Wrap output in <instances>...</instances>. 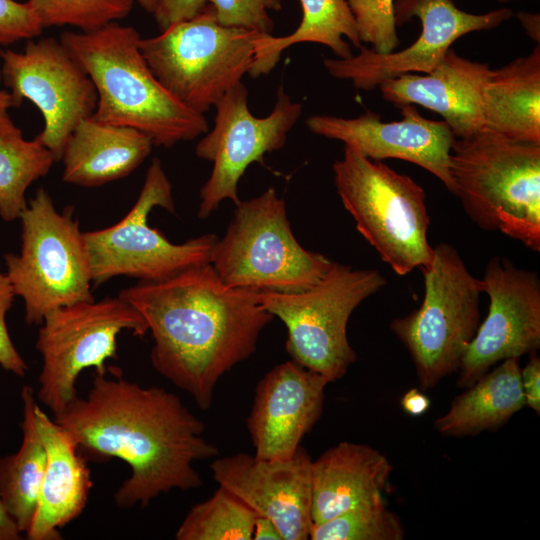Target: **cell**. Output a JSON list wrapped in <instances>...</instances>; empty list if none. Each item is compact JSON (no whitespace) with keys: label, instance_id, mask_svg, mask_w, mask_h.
<instances>
[{"label":"cell","instance_id":"6da1fadb","mask_svg":"<svg viewBox=\"0 0 540 540\" xmlns=\"http://www.w3.org/2000/svg\"><path fill=\"white\" fill-rule=\"evenodd\" d=\"M54 420L74 438L86 460L119 458L130 467L113 495L116 506L145 507L173 489L202 485L194 463L217 457L204 423L174 393L97 373Z\"/></svg>","mask_w":540,"mask_h":540},{"label":"cell","instance_id":"7a4b0ae2","mask_svg":"<svg viewBox=\"0 0 540 540\" xmlns=\"http://www.w3.org/2000/svg\"><path fill=\"white\" fill-rule=\"evenodd\" d=\"M257 293L227 285L208 263L118 296L147 324L153 368L207 410L219 379L256 351L274 318Z\"/></svg>","mask_w":540,"mask_h":540},{"label":"cell","instance_id":"3957f363","mask_svg":"<svg viewBox=\"0 0 540 540\" xmlns=\"http://www.w3.org/2000/svg\"><path fill=\"white\" fill-rule=\"evenodd\" d=\"M132 26L108 23L93 31H65L61 43L91 78L94 120L137 129L155 146L171 148L208 131L204 114L173 96L154 76Z\"/></svg>","mask_w":540,"mask_h":540},{"label":"cell","instance_id":"277c9868","mask_svg":"<svg viewBox=\"0 0 540 540\" xmlns=\"http://www.w3.org/2000/svg\"><path fill=\"white\" fill-rule=\"evenodd\" d=\"M449 171L453 194L477 226L540 251V144L484 128L453 140Z\"/></svg>","mask_w":540,"mask_h":540},{"label":"cell","instance_id":"5b68a950","mask_svg":"<svg viewBox=\"0 0 540 540\" xmlns=\"http://www.w3.org/2000/svg\"><path fill=\"white\" fill-rule=\"evenodd\" d=\"M334 184L356 229L398 275L429 264L430 218L425 190L411 177L344 146Z\"/></svg>","mask_w":540,"mask_h":540},{"label":"cell","instance_id":"8992f818","mask_svg":"<svg viewBox=\"0 0 540 540\" xmlns=\"http://www.w3.org/2000/svg\"><path fill=\"white\" fill-rule=\"evenodd\" d=\"M235 206L210 259L224 283L256 292L295 293L312 287L329 271L334 261L297 241L285 201L273 187Z\"/></svg>","mask_w":540,"mask_h":540},{"label":"cell","instance_id":"52a82bcc","mask_svg":"<svg viewBox=\"0 0 540 540\" xmlns=\"http://www.w3.org/2000/svg\"><path fill=\"white\" fill-rule=\"evenodd\" d=\"M421 305L396 318L390 329L413 361L422 390L457 372L480 324L481 280L473 276L458 250L448 243L433 247Z\"/></svg>","mask_w":540,"mask_h":540},{"label":"cell","instance_id":"ba28073f","mask_svg":"<svg viewBox=\"0 0 540 540\" xmlns=\"http://www.w3.org/2000/svg\"><path fill=\"white\" fill-rule=\"evenodd\" d=\"M19 219L20 252L5 255V273L24 302L25 322L40 325L57 308L94 300L87 244L72 208L57 211L40 188Z\"/></svg>","mask_w":540,"mask_h":540},{"label":"cell","instance_id":"9c48e42d","mask_svg":"<svg viewBox=\"0 0 540 540\" xmlns=\"http://www.w3.org/2000/svg\"><path fill=\"white\" fill-rule=\"evenodd\" d=\"M385 285L386 278L376 269L333 262L324 277L304 291L257 295L261 305L284 323L291 360L333 382L356 360L347 338L351 314Z\"/></svg>","mask_w":540,"mask_h":540},{"label":"cell","instance_id":"30bf717a","mask_svg":"<svg viewBox=\"0 0 540 540\" xmlns=\"http://www.w3.org/2000/svg\"><path fill=\"white\" fill-rule=\"evenodd\" d=\"M259 33L220 25L209 4L139 47L157 80L181 103L204 114L242 82L255 59Z\"/></svg>","mask_w":540,"mask_h":540},{"label":"cell","instance_id":"8fae6325","mask_svg":"<svg viewBox=\"0 0 540 540\" xmlns=\"http://www.w3.org/2000/svg\"><path fill=\"white\" fill-rule=\"evenodd\" d=\"M155 207L176 212L172 184L158 158L152 160L130 211L112 226L84 232L93 286L118 276L156 282L210 263L218 237L204 234L172 243L148 223Z\"/></svg>","mask_w":540,"mask_h":540},{"label":"cell","instance_id":"7c38bea8","mask_svg":"<svg viewBox=\"0 0 540 540\" xmlns=\"http://www.w3.org/2000/svg\"><path fill=\"white\" fill-rule=\"evenodd\" d=\"M143 337L142 316L121 297L82 301L57 308L40 324L35 348L42 357L37 400L56 415L77 396L80 373L95 368L106 373L105 361L117 356V337L124 331Z\"/></svg>","mask_w":540,"mask_h":540},{"label":"cell","instance_id":"4fadbf2b","mask_svg":"<svg viewBox=\"0 0 540 540\" xmlns=\"http://www.w3.org/2000/svg\"><path fill=\"white\" fill-rule=\"evenodd\" d=\"M214 128L197 144L199 158L213 162L211 175L200 190L197 216L205 219L224 200L240 202L238 183L254 162L264 163L266 153L281 149L302 113L280 85L272 112L257 118L248 107V90L240 82L215 104Z\"/></svg>","mask_w":540,"mask_h":540},{"label":"cell","instance_id":"5bb4252c","mask_svg":"<svg viewBox=\"0 0 540 540\" xmlns=\"http://www.w3.org/2000/svg\"><path fill=\"white\" fill-rule=\"evenodd\" d=\"M2 81L15 107L24 99L41 112L44 127L36 136L61 160L66 142L97 105L95 86L80 63L54 37L29 39L21 52L0 50Z\"/></svg>","mask_w":540,"mask_h":540},{"label":"cell","instance_id":"9a60e30c","mask_svg":"<svg viewBox=\"0 0 540 540\" xmlns=\"http://www.w3.org/2000/svg\"><path fill=\"white\" fill-rule=\"evenodd\" d=\"M512 15L509 8L472 14L456 7L452 0H397L396 25L413 17L421 22V34L414 43L390 53H378L362 45L357 55L324 59L323 64L331 76L350 80L356 88L370 91L402 74L431 72L457 39L470 32L494 29Z\"/></svg>","mask_w":540,"mask_h":540},{"label":"cell","instance_id":"2e32d148","mask_svg":"<svg viewBox=\"0 0 540 540\" xmlns=\"http://www.w3.org/2000/svg\"><path fill=\"white\" fill-rule=\"evenodd\" d=\"M481 280L490 300L486 318L467 347L456 384L467 388L495 364L540 347V278L495 255Z\"/></svg>","mask_w":540,"mask_h":540},{"label":"cell","instance_id":"e0dca14e","mask_svg":"<svg viewBox=\"0 0 540 540\" xmlns=\"http://www.w3.org/2000/svg\"><path fill=\"white\" fill-rule=\"evenodd\" d=\"M312 459L300 446L288 459H261L237 453L215 459L213 479L257 515L268 517L282 540L309 539L313 524Z\"/></svg>","mask_w":540,"mask_h":540},{"label":"cell","instance_id":"ac0fdd59","mask_svg":"<svg viewBox=\"0 0 540 540\" xmlns=\"http://www.w3.org/2000/svg\"><path fill=\"white\" fill-rule=\"evenodd\" d=\"M400 121L383 122L380 115L366 111L356 118L313 115L306 119L314 134L338 140L365 157L381 161L411 162L436 176L454 193L449 156L455 136L444 120L424 118L412 104L399 107Z\"/></svg>","mask_w":540,"mask_h":540},{"label":"cell","instance_id":"d6986e66","mask_svg":"<svg viewBox=\"0 0 540 540\" xmlns=\"http://www.w3.org/2000/svg\"><path fill=\"white\" fill-rule=\"evenodd\" d=\"M329 380L294 361L276 365L258 382L246 419L261 459H288L320 419Z\"/></svg>","mask_w":540,"mask_h":540},{"label":"cell","instance_id":"ffe728a7","mask_svg":"<svg viewBox=\"0 0 540 540\" xmlns=\"http://www.w3.org/2000/svg\"><path fill=\"white\" fill-rule=\"evenodd\" d=\"M491 72L487 63L469 60L452 48L429 73H406L383 81L382 97L397 107L412 104L434 111L455 138L485 128L482 92Z\"/></svg>","mask_w":540,"mask_h":540},{"label":"cell","instance_id":"44dd1931","mask_svg":"<svg viewBox=\"0 0 540 540\" xmlns=\"http://www.w3.org/2000/svg\"><path fill=\"white\" fill-rule=\"evenodd\" d=\"M37 425L46 450V467L29 540H58L60 529L84 510L93 486L86 459L72 435L35 406Z\"/></svg>","mask_w":540,"mask_h":540},{"label":"cell","instance_id":"7402d4cb","mask_svg":"<svg viewBox=\"0 0 540 540\" xmlns=\"http://www.w3.org/2000/svg\"><path fill=\"white\" fill-rule=\"evenodd\" d=\"M391 472L386 456L369 445L343 441L327 449L311 465L313 524L382 497Z\"/></svg>","mask_w":540,"mask_h":540},{"label":"cell","instance_id":"603a6c76","mask_svg":"<svg viewBox=\"0 0 540 540\" xmlns=\"http://www.w3.org/2000/svg\"><path fill=\"white\" fill-rule=\"evenodd\" d=\"M154 146L145 133L105 124L88 117L69 136L61 157L62 180L81 187H98L131 174Z\"/></svg>","mask_w":540,"mask_h":540},{"label":"cell","instance_id":"cb8c5ba5","mask_svg":"<svg viewBox=\"0 0 540 540\" xmlns=\"http://www.w3.org/2000/svg\"><path fill=\"white\" fill-rule=\"evenodd\" d=\"M485 128L507 139L540 144V45L493 70L482 92Z\"/></svg>","mask_w":540,"mask_h":540},{"label":"cell","instance_id":"d4e9b609","mask_svg":"<svg viewBox=\"0 0 540 540\" xmlns=\"http://www.w3.org/2000/svg\"><path fill=\"white\" fill-rule=\"evenodd\" d=\"M520 358L506 359L488 370L452 401L449 410L434 421L444 436H471L496 430L525 407Z\"/></svg>","mask_w":540,"mask_h":540},{"label":"cell","instance_id":"484cf974","mask_svg":"<svg viewBox=\"0 0 540 540\" xmlns=\"http://www.w3.org/2000/svg\"><path fill=\"white\" fill-rule=\"evenodd\" d=\"M22 442L19 449L0 458V500L18 530L26 533L37 509L46 467V450L37 425L34 389L23 386Z\"/></svg>","mask_w":540,"mask_h":540},{"label":"cell","instance_id":"4316f807","mask_svg":"<svg viewBox=\"0 0 540 540\" xmlns=\"http://www.w3.org/2000/svg\"><path fill=\"white\" fill-rule=\"evenodd\" d=\"M302 19L290 35L274 37L259 34L255 45V59L249 71L252 78L268 74L278 63L282 51L301 42H312L329 47L339 59L351 57L347 37L354 47L360 48L353 14L346 0H299Z\"/></svg>","mask_w":540,"mask_h":540},{"label":"cell","instance_id":"83f0119b","mask_svg":"<svg viewBox=\"0 0 540 540\" xmlns=\"http://www.w3.org/2000/svg\"><path fill=\"white\" fill-rule=\"evenodd\" d=\"M54 162L37 137L26 140L9 116L0 119V217L5 222L20 218L28 205V187L47 175Z\"/></svg>","mask_w":540,"mask_h":540},{"label":"cell","instance_id":"f1b7e54d","mask_svg":"<svg viewBox=\"0 0 540 540\" xmlns=\"http://www.w3.org/2000/svg\"><path fill=\"white\" fill-rule=\"evenodd\" d=\"M257 514L234 494L219 486L194 505L178 527L177 540H251Z\"/></svg>","mask_w":540,"mask_h":540},{"label":"cell","instance_id":"f546056e","mask_svg":"<svg viewBox=\"0 0 540 540\" xmlns=\"http://www.w3.org/2000/svg\"><path fill=\"white\" fill-rule=\"evenodd\" d=\"M400 518L382 497L361 503L329 520L312 524L311 540H402Z\"/></svg>","mask_w":540,"mask_h":540},{"label":"cell","instance_id":"4dcf8cb0","mask_svg":"<svg viewBox=\"0 0 540 540\" xmlns=\"http://www.w3.org/2000/svg\"><path fill=\"white\" fill-rule=\"evenodd\" d=\"M43 28L93 31L129 15L134 0H28Z\"/></svg>","mask_w":540,"mask_h":540},{"label":"cell","instance_id":"1f68e13d","mask_svg":"<svg viewBox=\"0 0 540 540\" xmlns=\"http://www.w3.org/2000/svg\"><path fill=\"white\" fill-rule=\"evenodd\" d=\"M361 42L378 53L393 52L399 43L393 0H346Z\"/></svg>","mask_w":540,"mask_h":540},{"label":"cell","instance_id":"d6a6232c","mask_svg":"<svg viewBox=\"0 0 540 540\" xmlns=\"http://www.w3.org/2000/svg\"><path fill=\"white\" fill-rule=\"evenodd\" d=\"M216 21L225 27L242 28L259 34H271L273 21L268 9L279 11L281 0H206Z\"/></svg>","mask_w":540,"mask_h":540},{"label":"cell","instance_id":"836d02e7","mask_svg":"<svg viewBox=\"0 0 540 540\" xmlns=\"http://www.w3.org/2000/svg\"><path fill=\"white\" fill-rule=\"evenodd\" d=\"M43 29L28 1L0 0V45L33 39Z\"/></svg>","mask_w":540,"mask_h":540},{"label":"cell","instance_id":"e575fe53","mask_svg":"<svg viewBox=\"0 0 540 540\" xmlns=\"http://www.w3.org/2000/svg\"><path fill=\"white\" fill-rule=\"evenodd\" d=\"M15 296L6 273L0 267V366L18 377H24L28 366L15 347L6 323V315Z\"/></svg>","mask_w":540,"mask_h":540},{"label":"cell","instance_id":"d590c367","mask_svg":"<svg viewBox=\"0 0 540 540\" xmlns=\"http://www.w3.org/2000/svg\"><path fill=\"white\" fill-rule=\"evenodd\" d=\"M207 6L206 0H155L154 18L160 31L173 24L189 20Z\"/></svg>","mask_w":540,"mask_h":540},{"label":"cell","instance_id":"8d00e7d4","mask_svg":"<svg viewBox=\"0 0 540 540\" xmlns=\"http://www.w3.org/2000/svg\"><path fill=\"white\" fill-rule=\"evenodd\" d=\"M521 384L525 398V406L540 414V359L536 353L520 370Z\"/></svg>","mask_w":540,"mask_h":540},{"label":"cell","instance_id":"74e56055","mask_svg":"<svg viewBox=\"0 0 540 540\" xmlns=\"http://www.w3.org/2000/svg\"><path fill=\"white\" fill-rule=\"evenodd\" d=\"M431 401L426 394L416 388H412L403 395L401 406L410 416L418 417L424 415L430 408Z\"/></svg>","mask_w":540,"mask_h":540},{"label":"cell","instance_id":"f35d334b","mask_svg":"<svg viewBox=\"0 0 540 540\" xmlns=\"http://www.w3.org/2000/svg\"><path fill=\"white\" fill-rule=\"evenodd\" d=\"M253 540H282L281 534L275 523L268 517L257 515L255 518Z\"/></svg>","mask_w":540,"mask_h":540},{"label":"cell","instance_id":"ab89813d","mask_svg":"<svg viewBox=\"0 0 540 540\" xmlns=\"http://www.w3.org/2000/svg\"><path fill=\"white\" fill-rule=\"evenodd\" d=\"M516 17L523 26L526 34L537 44L540 42V16L539 13L519 11Z\"/></svg>","mask_w":540,"mask_h":540},{"label":"cell","instance_id":"60d3db41","mask_svg":"<svg viewBox=\"0 0 540 540\" xmlns=\"http://www.w3.org/2000/svg\"><path fill=\"white\" fill-rule=\"evenodd\" d=\"M21 539V532L0 500V540Z\"/></svg>","mask_w":540,"mask_h":540},{"label":"cell","instance_id":"b9f144b4","mask_svg":"<svg viewBox=\"0 0 540 540\" xmlns=\"http://www.w3.org/2000/svg\"><path fill=\"white\" fill-rule=\"evenodd\" d=\"M1 81H2V75H1V70H0V83ZM12 107L15 108L12 95L10 94L9 91L0 89V119L9 116L8 110Z\"/></svg>","mask_w":540,"mask_h":540},{"label":"cell","instance_id":"7bdbcfd3","mask_svg":"<svg viewBox=\"0 0 540 540\" xmlns=\"http://www.w3.org/2000/svg\"><path fill=\"white\" fill-rule=\"evenodd\" d=\"M136 1L146 12L153 13L155 7V0H134Z\"/></svg>","mask_w":540,"mask_h":540},{"label":"cell","instance_id":"ee69618b","mask_svg":"<svg viewBox=\"0 0 540 540\" xmlns=\"http://www.w3.org/2000/svg\"><path fill=\"white\" fill-rule=\"evenodd\" d=\"M496 1H498L500 3H507V2H510V1H513V0H496Z\"/></svg>","mask_w":540,"mask_h":540}]
</instances>
